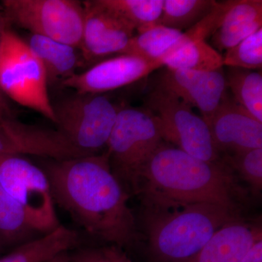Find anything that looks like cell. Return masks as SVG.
<instances>
[{
  "label": "cell",
  "mask_w": 262,
  "mask_h": 262,
  "mask_svg": "<svg viewBox=\"0 0 262 262\" xmlns=\"http://www.w3.org/2000/svg\"><path fill=\"white\" fill-rule=\"evenodd\" d=\"M45 173L55 204L94 237L121 248L137 239L129 193L116 178L106 151L49 160Z\"/></svg>",
  "instance_id": "obj_1"
},
{
  "label": "cell",
  "mask_w": 262,
  "mask_h": 262,
  "mask_svg": "<svg viewBox=\"0 0 262 262\" xmlns=\"http://www.w3.org/2000/svg\"><path fill=\"white\" fill-rule=\"evenodd\" d=\"M146 106L154 116L163 140L198 159L219 162L208 124L192 107L157 87L146 97Z\"/></svg>",
  "instance_id": "obj_8"
},
{
  "label": "cell",
  "mask_w": 262,
  "mask_h": 262,
  "mask_svg": "<svg viewBox=\"0 0 262 262\" xmlns=\"http://www.w3.org/2000/svg\"><path fill=\"white\" fill-rule=\"evenodd\" d=\"M34 232L23 208L0 183V246L23 242Z\"/></svg>",
  "instance_id": "obj_22"
},
{
  "label": "cell",
  "mask_w": 262,
  "mask_h": 262,
  "mask_svg": "<svg viewBox=\"0 0 262 262\" xmlns=\"http://www.w3.org/2000/svg\"><path fill=\"white\" fill-rule=\"evenodd\" d=\"M163 67L160 62L148 61L130 54L112 56L78 72L60 89L84 94H105L144 78Z\"/></svg>",
  "instance_id": "obj_11"
},
{
  "label": "cell",
  "mask_w": 262,
  "mask_h": 262,
  "mask_svg": "<svg viewBox=\"0 0 262 262\" xmlns=\"http://www.w3.org/2000/svg\"><path fill=\"white\" fill-rule=\"evenodd\" d=\"M42 63L27 42L11 29L0 41V92L56 123Z\"/></svg>",
  "instance_id": "obj_5"
},
{
  "label": "cell",
  "mask_w": 262,
  "mask_h": 262,
  "mask_svg": "<svg viewBox=\"0 0 262 262\" xmlns=\"http://www.w3.org/2000/svg\"><path fill=\"white\" fill-rule=\"evenodd\" d=\"M145 208L211 203L239 212L244 190L223 162H206L162 143L141 172L136 194Z\"/></svg>",
  "instance_id": "obj_2"
},
{
  "label": "cell",
  "mask_w": 262,
  "mask_h": 262,
  "mask_svg": "<svg viewBox=\"0 0 262 262\" xmlns=\"http://www.w3.org/2000/svg\"><path fill=\"white\" fill-rule=\"evenodd\" d=\"M84 16L80 52L84 66L123 54L136 29L100 0L82 1Z\"/></svg>",
  "instance_id": "obj_10"
},
{
  "label": "cell",
  "mask_w": 262,
  "mask_h": 262,
  "mask_svg": "<svg viewBox=\"0 0 262 262\" xmlns=\"http://www.w3.org/2000/svg\"><path fill=\"white\" fill-rule=\"evenodd\" d=\"M12 117H15V115L8 103V99L3 95L0 94V122Z\"/></svg>",
  "instance_id": "obj_29"
},
{
  "label": "cell",
  "mask_w": 262,
  "mask_h": 262,
  "mask_svg": "<svg viewBox=\"0 0 262 262\" xmlns=\"http://www.w3.org/2000/svg\"><path fill=\"white\" fill-rule=\"evenodd\" d=\"M10 25L80 50L84 16L78 0H3Z\"/></svg>",
  "instance_id": "obj_7"
},
{
  "label": "cell",
  "mask_w": 262,
  "mask_h": 262,
  "mask_svg": "<svg viewBox=\"0 0 262 262\" xmlns=\"http://www.w3.org/2000/svg\"><path fill=\"white\" fill-rule=\"evenodd\" d=\"M0 248H1V246H0Z\"/></svg>",
  "instance_id": "obj_32"
},
{
  "label": "cell",
  "mask_w": 262,
  "mask_h": 262,
  "mask_svg": "<svg viewBox=\"0 0 262 262\" xmlns=\"http://www.w3.org/2000/svg\"><path fill=\"white\" fill-rule=\"evenodd\" d=\"M170 70L213 72L224 67L223 56L205 39L184 45L162 61Z\"/></svg>",
  "instance_id": "obj_18"
},
{
  "label": "cell",
  "mask_w": 262,
  "mask_h": 262,
  "mask_svg": "<svg viewBox=\"0 0 262 262\" xmlns=\"http://www.w3.org/2000/svg\"><path fill=\"white\" fill-rule=\"evenodd\" d=\"M183 32L158 24L144 32L136 33L123 54L134 55L163 64V58L171 53Z\"/></svg>",
  "instance_id": "obj_19"
},
{
  "label": "cell",
  "mask_w": 262,
  "mask_h": 262,
  "mask_svg": "<svg viewBox=\"0 0 262 262\" xmlns=\"http://www.w3.org/2000/svg\"><path fill=\"white\" fill-rule=\"evenodd\" d=\"M80 239L76 231L59 225L42 237L20 244L0 258V262H48L76 247Z\"/></svg>",
  "instance_id": "obj_17"
},
{
  "label": "cell",
  "mask_w": 262,
  "mask_h": 262,
  "mask_svg": "<svg viewBox=\"0 0 262 262\" xmlns=\"http://www.w3.org/2000/svg\"><path fill=\"white\" fill-rule=\"evenodd\" d=\"M239 220V211L206 203L171 208L144 207V211L150 253L158 262L185 261L221 227Z\"/></svg>",
  "instance_id": "obj_3"
},
{
  "label": "cell",
  "mask_w": 262,
  "mask_h": 262,
  "mask_svg": "<svg viewBox=\"0 0 262 262\" xmlns=\"http://www.w3.org/2000/svg\"><path fill=\"white\" fill-rule=\"evenodd\" d=\"M207 124L218 152L231 154L262 148V122L227 94Z\"/></svg>",
  "instance_id": "obj_13"
},
{
  "label": "cell",
  "mask_w": 262,
  "mask_h": 262,
  "mask_svg": "<svg viewBox=\"0 0 262 262\" xmlns=\"http://www.w3.org/2000/svg\"><path fill=\"white\" fill-rule=\"evenodd\" d=\"M214 0H163L159 25L185 32L214 8Z\"/></svg>",
  "instance_id": "obj_21"
},
{
  "label": "cell",
  "mask_w": 262,
  "mask_h": 262,
  "mask_svg": "<svg viewBox=\"0 0 262 262\" xmlns=\"http://www.w3.org/2000/svg\"><path fill=\"white\" fill-rule=\"evenodd\" d=\"M71 262H106L102 249H82L70 256Z\"/></svg>",
  "instance_id": "obj_26"
},
{
  "label": "cell",
  "mask_w": 262,
  "mask_h": 262,
  "mask_svg": "<svg viewBox=\"0 0 262 262\" xmlns=\"http://www.w3.org/2000/svg\"><path fill=\"white\" fill-rule=\"evenodd\" d=\"M261 227L234 221L224 225L192 257L182 262H239L261 237Z\"/></svg>",
  "instance_id": "obj_14"
},
{
  "label": "cell",
  "mask_w": 262,
  "mask_h": 262,
  "mask_svg": "<svg viewBox=\"0 0 262 262\" xmlns=\"http://www.w3.org/2000/svg\"><path fill=\"white\" fill-rule=\"evenodd\" d=\"M48 262H71L70 255L67 253H61Z\"/></svg>",
  "instance_id": "obj_31"
},
{
  "label": "cell",
  "mask_w": 262,
  "mask_h": 262,
  "mask_svg": "<svg viewBox=\"0 0 262 262\" xmlns=\"http://www.w3.org/2000/svg\"><path fill=\"white\" fill-rule=\"evenodd\" d=\"M57 129L89 155L106 147L120 106L105 94H75L52 101Z\"/></svg>",
  "instance_id": "obj_6"
},
{
  "label": "cell",
  "mask_w": 262,
  "mask_h": 262,
  "mask_svg": "<svg viewBox=\"0 0 262 262\" xmlns=\"http://www.w3.org/2000/svg\"><path fill=\"white\" fill-rule=\"evenodd\" d=\"M262 28L261 0H234L212 36L217 51H227Z\"/></svg>",
  "instance_id": "obj_16"
},
{
  "label": "cell",
  "mask_w": 262,
  "mask_h": 262,
  "mask_svg": "<svg viewBox=\"0 0 262 262\" xmlns=\"http://www.w3.org/2000/svg\"><path fill=\"white\" fill-rule=\"evenodd\" d=\"M239 262H262V239L255 243Z\"/></svg>",
  "instance_id": "obj_28"
},
{
  "label": "cell",
  "mask_w": 262,
  "mask_h": 262,
  "mask_svg": "<svg viewBox=\"0 0 262 262\" xmlns=\"http://www.w3.org/2000/svg\"><path fill=\"white\" fill-rule=\"evenodd\" d=\"M222 162L237 171L255 192L261 190L262 148L227 154Z\"/></svg>",
  "instance_id": "obj_25"
},
{
  "label": "cell",
  "mask_w": 262,
  "mask_h": 262,
  "mask_svg": "<svg viewBox=\"0 0 262 262\" xmlns=\"http://www.w3.org/2000/svg\"><path fill=\"white\" fill-rule=\"evenodd\" d=\"M10 25L9 22L8 21V19L6 18V15H5L3 5L0 3V41H1L2 37H3L5 31L7 29H10ZM0 94L3 95L1 92H0Z\"/></svg>",
  "instance_id": "obj_30"
},
{
  "label": "cell",
  "mask_w": 262,
  "mask_h": 262,
  "mask_svg": "<svg viewBox=\"0 0 262 262\" xmlns=\"http://www.w3.org/2000/svg\"><path fill=\"white\" fill-rule=\"evenodd\" d=\"M225 77L234 101L262 122L261 72L228 67Z\"/></svg>",
  "instance_id": "obj_20"
},
{
  "label": "cell",
  "mask_w": 262,
  "mask_h": 262,
  "mask_svg": "<svg viewBox=\"0 0 262 262\" xmlns=\"http://www.w3.org/2000/svg\"><path fill=\"white\" fill-rule=\"evenodd\" d=\"M156 87L198 108L206 122L214 115L227 91L222 69L198 72L166 68L160 75Z\"/></svg>",
  "instance_id": "obj_12"
},
{
  "label": "cell",
  "mask_w": 262,
  "mask_h": 262,
  "mask_svg": "<svg viewBox=\"0 0 262 262\" xmlns=\"http://www.w3.org/2000/svg\"><path fill=\"white\" fill-rule=\"evenodd\" d=\"M26 42L42 63L48 88L60 89L84 66L80 50L70 45L32 34Z\"/></svg>",
  "instance_id": "obj_15"
},
{
  "label": "cell",
  "mask_w": 262,
  "mask_h": 262,
  "mask_svg": "<svg viewBox=\"0 0 262 262\" xmlns=\"http://www.w3.org/2000/svg\"><path fill=\"white\" fill-rule=\"evenodd\" d=\"M0 183L23 208L35 232L47 233L60 225L42 168L20 155H0Z\"/></svg>",
  "instance_id": "obj_9"
},
{
  "label": "cell",
  "mask_w": 262,
  "mask_h": 262,
  "mask_svg": "<svg viewBox=\"0 0 262 262\" xmlns=\"http://www.w3.org/2000/svg\"><path fill=\"white\" fill-rule=\"evenodd\" d=\"M120 248L115 246L102 248L106 262H132Z\"/></svg>",
  "instance_id": "obj_27"
},
{
  "label": "cell",
  "mask_w": 262,
  "mask_h": 262,
  "mask_svg": "<svg viewBox=\"0 0 262 262\" xmlns=\"http://www.w3.org/2000/svg\"><path fill=\"white\" fill-rule=\"evenodd\" d=\"M163 141L147 108H120L106 152L114 175L127 192L136 194L141 172Z\"/></svg>",
  "instance_id": "obj_4"
},
{
  "label": "cell",
  "mask_w": 262,
  "mask_h": 262,
  "mask_svg": "<svg viewBox=\"0 0 262 262\" xmlns=\"http://www.w3.org/2000/svg\"><path fill=\"white\" fill-rule=\"evenodd\" d=\"M106 8L125 19L136 29L144 32L158 25L163 0H100Z\"/></svg>",
  "instance_id": "obj_23"
},
{
  "label": "cell",
  "mask_w": 262,
  "mask_h": 262,
  "mask_svg": "<svg viewBox=\"0 0 262 262\" xmlns=\"http://www.w3.org/2000/svg\"><path fill=\"white\" fill-rule=\"evenodd\" d=\"M224 67L259 71L262 68V28L229 48L223 56Z\"/></svg>",
  "instance_id": "obj_24"
}]
</instances>
